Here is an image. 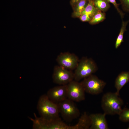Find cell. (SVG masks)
I'll return each mask as SVG.
<instances>
[{
  "label": "cell",
  "mask_w": 129,
  "mask_h": 129,
  "mask_svg": "<svg viewBox=\"0 0 129 129\" xmlns=\"http://www.w3.org/2000/svg\"><path fill=\"white\" fill-rule=\"evenodd\" d=\"M119 96L115 92H108L103 95L101 106L106 115H118L121 112L124 102Z\"/></svg>",
  "instance_id": "6da1fadb"
},
{
  "label": "cell",
  "mask_w": 129,
  "mask_h": 129,
  "mask_svg": "<svg viewBox=\"0 0 129 129\" xmlns=\"http://www.w3.org/2000/svg\"><path fill=\"white\" fill-rule=\"evenodd\" d=\"M37 108L39 114L42 118L48 119L59 118L58 104L50 100L46 94L43 95L40 97Z\"/></svg>",
  "instance_id": "7a4b0ae2"
},
{
  "label": "cell",
  "mask_w": 129,
  "mask_h": 129,
  "mask_svg": "<svg viewBox=\"0 0 129 129\" xmlns=\"http://www.w3.org/2000/svg\"><path fill=\"white\" fill-rule=\"evenodd\" d=\"M97 67L91 58L83 57L80 59L74 72V80L79 81L95 73Z\"/></svg>",
  "instance_id": "3957f363"
},
{
  "label": "cell",
  "mask_w": 129,
  "mask_h": 129,
  "mask_svg": "<svg viewBox=\"0 0 129 129\" xmlns=\"http://www.w3.org/2000/svg\"><path fill=\"white\" fill-rule=\"evenodd\" d=\"M58 104L59 113L65 121L70 122L80 116V111L74 101L67 98Z\"/></svg>",
  "instance_id": "277c9868"
},
{
  "label": "cell",
  "mask_w": 129,
  "mask_h": 129,
  "mask_svg": "<svg viewBox=\"0 0 129 129\" xmlns=\"http://www.w3.org/2000/svg\"><path fill=\"white\" fill-rule=\"evenodd\" d=\"M86 92L93 95L102 93L106 83L93 74L83 79L81 82Z\"/></svg>",
  "instance_id": "5b68a950"
},
{
  "label": "cell",
  "mask_w": 129,
  "mask_h": 129,
  "mask_svg": "<svg viewBox=\"0 0 129 129\" xmlns=\"http://www.w3.org/2000/svg\"><path fill=\"white\" fill-rule=\"evenodd\" d=\"M74 74L72 70L59 65L54 66L52 75L54 82L59 85H67L74 80Z\"/></svg>",
  "instance_id": "8992f818"
},
{
  "label": "cell",
  "mask_w": 129,
  "mask_h": 129,
  "mask_svg": "<svg viewBox=\"0 0 129 129\" xmlns=\"http://www.w3.org/2000/svg\"><path fill=\"white\" fill-rule=\"evenodd\" d=\"M67 85L68 98L76 102L85 99V91L81 82L74 80Z\"/></svg>",
  "instance_id": "52a82bcc"
},
{
  "label": "cell",
  "mask_w": 129,
  "mask_h": 129,
  "mask_svg": "<svg viewBox=\"0 0 129 129\" xmlns=\"http://www.w3.org/2000/svg\"><path fill=\"white\" fill-rule=\"evenodd\" d=\"M79 60L75 54L68 52L60 53L56 59L59 65L72 71L75 69Z\"/></svg>",
  "instance_id": "ba28073f"
},
{
  "label": "cell",
  "mask_w": 129,
  "mask_h": 129,
  "mask_svg": "<svg viewBox=\"0 0 129 129\" xmlns=\"http://www.w3.org/2000/svg\"><path fill=\"white\" fill-rule=\"evenodd\" d=\"M67 85H59L50 89L47 96L54 103H58L63 101L67 98Z\"/></svg>",
  "instance_id": "9c48e42d"
},
{
  "label": "cell",
  "mask_w": 129,
  "mask_h": 129,
  "mask_svg": "<svg viewBox=\"0 0 129 129\" xmlns=\"http://www.w3.org/2000/svg\"><path fill=\"white\" fill-rule=\"evenodd\" d=\"M106 115L104 113L89 115L91 122L90 129H109L106 118Z\"/></svg>",
  "instance_id": "30bf717a"
},
{
  "label": "cell",
  "mask_w": 129,
  "mask_h": 129,
  "mask_svg": "<svg viewBox=\"0 0 129 129\" xmlns=\"http://www.w3.org/2000/svg\"><path fill=\"white\" fill-rule=\"evenodd\" d=\"M129 81V71H123L119 74L115 80V86L116 93L119 95L120 91L122 88Z\"/></svg>",
  "instance_id": "8fae6325"
},
{
  "label": "cell",
  "mask_w": 129,
  "mask_h": 129,
  "mask_svg": "<svg viewBox=\"0 0 129 129\" xmlns=\"http://www.w3.org/2000/svg\"><path fill=\"white\" fill-rule=\"evenodd\" d=\"M91 124L89 115L84 112L79 119L77 123L73 125L74 129H90Z\"/></svg>",
  "instance_id": "7c38bea8"
},
{
  "label": "cell",
  "mask_w": 129,
  "mask_h": 129,
  "mask_svg": "<svg viewBox=\"0 0 129 129\" xmlns=\"http://www.w3.org/2000/svg\"><path fill=\"white\" fill-rule=\"evenodd\" d=\"M88 0H81L73 7L74 12L72 16L74 17H79L82 14L87 5Z\"/></svg>",
  "instance_id": "4fadbf2b"
},
{
  "label": "cell",
  "mask_w": 129,
  "mask_h": 129,
  "mask_svg": "<svg viewBox=\"0 0 129 129\" xmlns=\"http://www.w3.org/2000/svg\"><path fill=\"white\" fill-rule=\"evenodd\" d=\"M129 21H123L120 32L116 39L115 46L116 49L118 48L123 42V36L126 30V27Z\"/></svg>",
  "instance_id": "5bb4252c"
},
{
  "label": "cell",
  "mask_w": 129,
  "mask_h": 129,
  "mask_svg": "<svg viewBox=\"0 0 129 129\" xmlns=\"http://www.w3.org/2000/svg\"><path fill=\"white\" fill-rule=\"evenodd\" d=\"M99 11L94 6L93 0H88L87 4L82 14L85 13L88 15L91 19Z\"/></svg>",
  "instance_id": "9a60e30c"
},
{
  "label": "cell",
  "mask_w": 129,
  "mask_h": 129,
  "mask_svg": "<svg viewBox=\"0 0 129 129\" xmlns=\"http://www.w3.org/2000/svg\"><path fill=\"white\" fill-rule=\"evenodd\" d=\"M95 7L99 11L105 12L108 9L110 5L107 0H93Z\"/></svg>",
  "instance_id": "2e32d148"
},
{
  "label": "cell",
  "mask_w": 129,
  "mask_h": 129,
  "mask_svg": "<svg viewBox=\"0 0 129 129\" xmlns=\"http://www.w3.org/2000/svg\"><path fill=\"white\" fill-rule=\"evenodd\" d=\"M105 18V13L99 11L92 17L89 23L92 25L96 24L103 21Z\"/></svg>",
  "instance_id": "e0dca14e"
},
{
  "label": "cell",
  "mask_w": 129,
  "mask_h": 129,
  "mask_svg": "<svg viewBox=\"0 0 129 129\" xmlns=\"http://www.w3.org/2000/svg\"><path fill=\"white\" fill-rule=\"evenodd\" d=\"M119 120L124 122H129V109L124 108L118 115Z\"/></svg>",
  "instance_id": "ac0fdd59"
},
{
  "label": "cell",
  "mask_w": 129,
  "mask_h": 129,
  "mask_svg": "<svg viewBox=\"0 0 129 129\" xmlns=\"http://www.w3.org/2000/svg\"><path fill=\"white\" fill-rule=\"evenodd\" d=\"M123 10L129 13V0H119Z\"/></svg>",
  "instance_id": "d6986e66"
},
{
  "label": "cell",
  "mask_w": 129,
  "mask_h": 129,
  "mask_svg": "<svg viewBox=\"0 0 129 129\" xmlns=\"http://www.w3.org/2000/svg\"><path fill=\"white\" fill-rule=\"evenodd\" d=\"M109 2L113 4L118 12L120 14L121 18L122 19L124 17V14L119 8V5L116 2V0H107Z\"/></svg>",
  "instance_id": "ffe728a7"
},
{
  "label": "cell",
  "mask_w": 129,
  "mask_h": 129,
  "mask_svg": "<svg viewBox=\"0 0 129 129\" xmlns=\"http://www.w3.org/2000/svg\"><path fill=\"white\" fill-rule=\"evenodd\" d=\"M79 17L83 22H89L91 19L88 15L85 13L82 14Z\"/></svg>",
  "instance_id": "44dd1931"
},
{
  "label": "cell",
  "mask_w": 129,
  "mask_h": 129,
  "mask_svg": "<svg viewBox=\"0 0 129 129\" xmlns=\"http://www.w3.org/2000/svg\"><path fill=\"white\" fill-rule=\"evenodd\" d=\"M81 0H71L70 2V4L73 7Z\"/></svg>",
  "instance_id": "7402d4cb"
},
{
  "label": "cell",
  "mask_w": 129,
  "mask_h": 129,
  "mask_svg": "<svg viewBox=\"0 0 129 129\" xmlns=\"http://www.w3.org/2000/svg\"><path fill=\"white\" fill-rule=\"evenodd\" d=\"M127 129H129V127L128 128H127Z\"/></svg>",
  "instance_id": "603a6c76"
}]
</instances>
